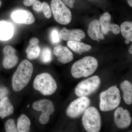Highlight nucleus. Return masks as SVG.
Listing matches in <instances>:
<instances>
[{"label": "nucleus", "mask_w": 132, "mask_h": 132, "mask_svg": "<svg viewBox=\"0 0 132 132\" xmlns=\"http://www.w3.org/2000/svg\"><path fill=\"white\" fill-rule=\"evenodd\" d=\"M90 104V100L87 97H79L69 106L67 110V114L71 118H78L85 112Z\"/></svg>", "instance_id": "8"}, {"label": "nucleus", "mask_w": 132, "mask_h": 132, "mask_svg": "<svg viewBox=\"0 0 132 132\" xmlns=\"http://www.w3.org/2000/svg\"><path fill=\"white\" fill-rule=\"evenodd\" d=\"M82 122L87 131H100L101 128V120L99 111L94 107L88 108L84 112Z\"/></svg>", "instance_id": "5"}, {"label": "nucleus", "mask_w": 132, "mask_h": 132, "mask_svg": "<svg viewBox=\"0 0 132 132\" xmlns=\"http://www.w3.org/2000/svg\"><path fill=\"white\" fill-rule=\"evenodd\" d=\"M53 53L56 57H58V61L62 64H67L73 60L72 53L66 47L58 45L54 49Z\"/></svg>", "instance_id": "15"}, {"label": "nucleus", "mask_w": 132, "mask_h": 132, "mask_svg": "<svg viewBox=\"0 0 132 132\" xmlns=\"http://www.w3.org/2000/svg\"><path fill=\"white\" fill-rule=\"evenodd\" d=\"M59 34L61 39L64 40L80 41L86 36L85 33L81 29L69 30L65 28L61 29Z\"/></svg>", "instance_id": "14"}, {"label": "nucleus", "mask_w": 132, "mask_h": 132, "mask_svg": "<svg viewBox=\"0 0 132 132\" xmlns=\"http://www.w3.org/2000/svg\"><path fill=\"white\" fill-rule=\"evenodd\" d=\"M67 45L68 47L73 50L74 52L80 54H81L84 52H88L92 48V47L90 45L77 41H68Z\"/></svg>", "instance_id": "20"}, {"label": "nucleus", "mask_w": 132, "mask_h": 132, "mask_svg": "<svg viewBox=\"0 0 132 132\" xmlns=\"http://www.w3.org/2000/svg\"><path fill=\"white\" fill-rule=\"evenodd\" d=\"M33 9L35 11L39 12L42 11V3L40 1H36L33 4Z\"/></svg>", "instance_id": "28"}, {"label": "nucleus", "mask_w": 132, "mask_h": 132, "mask_svg": "<svg viewBox=\"0 0 132 132\" xmlns=\"http://www.w3.org/2000/svg\"><path fill=\"white\" fill-rule=\"evenodd\" d=\"M111 15L108 12H106L101 16L100 23L101 27L102 32L106 34L111 31L114 34H119L120 32V28L117 24H111Z\"/></svg>", "instance_id": "12"}, {"label": "nucleus", "mask_w": 132, "mask_h": 132, "mask_svg": "<svg viewBox=\"0 0 132 132\" xmlns=\"http://www.w3.org/2000/svg\"><path fill=\"white\" fill-rule=\"evenodd\" d=\"M39 40L37 38H32L26 49L27 57L29 59L34 60L38 58L40 54V48L39 46Z\"/></svg>", "instance_id": "16"}, {"label": "nucleus", "mask_w": 132, "mask_h": 132, "mask_svg": "<svg viewBox=\"0 0 132 132\" xmlns=\"http://www.w3.org/2000/svg\"><path fill=\"white\" fill-rule=\"evenodd\" d=\"M98 67L97 59L87 56L79 60L73 64L71 68L72 75L74 78L88 77L95 72Z\"/></svg>", "instance_id": "2"}, {"label": "nucleus", "mask_w": 132, "mask_h": 132, "mask_svg": "<svg viewBox=\"0 0 132 132\" xmlns=\"http://www.w3.org/2000/svg\"><path fill=\"white\" fill-rule=\"evenodd\" d=\"M61 1L64 3V4L72 8L73 7L74 4L75 2V0H61Z\"/></svg>", "instance_id": "30"}, {"label": "nucleus", "mask_w": 132, "mask_h": 132, "mask_svg": "<svg viewBox=\"0 0 132 132\" xmlns=\"http://www.w3.org/2000/svg\"><path fill=\"white\" fill-rule=\"evenodd\" d=\"M33 86L36 90L45 95L53 94L57 88L55 81L52 76L47 73L37 75L34 80Z\"/></svg>", "instance_id": "4"}, {"label": "nucleus", "mask_w": 132, "mask_h": 132, "mask_svg": "<svg viewBox=\"0 0 132 132\" xmlns=\"http://www.w3.org/2000/svg\"><path fill=\"white\" fill-rule=\"evenodd\" d=\"M14 112V108L7 97H5L0 101V117L4 119L11 115Z\"/></svg>", "instance_id": "19"}, {"label": "nucleus", "mask_w": 132, "mask_h": 132, "mask_svg": "<svg viewBox=\"0 0 132 132\" xmlns=\"http://www.w3.org/2000/svg\"><path fill=\"white\" fill-rule=\"evenodd\" d=\"M33 72V66L27 60H22L19 64L12 78V86L15 92H19L28 84Z\"/></svg>", "instance_id": "1"}, {"label": "nucleus", "mask_w": 132, "mask_h": 132, "mask_svg": "<svg viewBox=\"0 0 132 132\" xmlns=\"http://www.w3.org/2000/svg\"><path fill=\"white\" fill-rule=\"evenodd\" d=\"M100 85L98 76H92L78 84L75 89V94L79 97H87L96 92Z\"/></svg>", "instance_id": "7"}, {"label": "nucleus", "mask_w": 132, "mask_h": 132, "mask_svg": "<svg viewBox=\"0 0 132 132\" xmlns=\"http://www.w3.org/2000/svg\"><path fill=\"white\" fill-rule=\"evenodd\" d=\"M120 87L123 92L124 101L128 105L132 103V85L128 81L125 80L121 83Z\"/></svg>", "instance_id": "21"}, {"label": "nucleus", "mask_w": 132, "mask_h": 132, "mask_svg": "<svg viewBox=\"0 0 132 132\" xmlns=\"http://www.w3.org/2000/svg\"><path fill=\"white\" fill-rule=\"evenodd\" d=\"M33 108L36 111L42 112L39 118V120L43 123L49 120L50 115L54 112V108L53 102L46 99L40 100L33 103Z\"/></svg>", "instance_id": "9"}, {"label": "nucleus", "mask_w": 132, "mask_h": 132, "mask_svg": "<svg viewBox=\"0 0 132 132\" xmlns=\"http://www.w3.org/2000/svg\"><path fill=\"white\" fill-rule=\"evenodd\" d=\"M121 34L124 38L132 41V22L131 21H126L121 25L120 29Z\"/></svg>", "instance_id": "23"}, {"label": "nucleus", "mask_w": 132, "mask_h": 132, "mask_svg": "<svg viewBox=\"0 0 132 132\" xmlns=\"http://www.w3.org/2000/svg\"><path fill=\"white\" fill-rule=\"evenodd\" d=\"M50 36L51 42L53 44H57L60 41V34L57 29L52 30L50 33Z\"/></svg>", "instance_id": "26"}, {"label": "nucleus", "mask_w": 132, "mask_h": 132, "mask_svg": "<svg viewBox=\"0 0 132 132\" xmlns=\"http://www.w3.org/2000/svg\"><path fill=\"white\" fill-rule=\"evenodd\" d=\"M127 2L130 6H132V0H127Z\"/></svg>", "instance_id": "32"}, {"label": "nucleus", "mask_w": 132, "mask_h": 132, "mask_svg": "<svg viewBox=\"0 0 132 132\" xmlns=\"http://www.w3.org/2000/svg\"><path fill=\"white\" fill-rule=\"evenodd\" d=\"M114 120L118 128L123 129L130 126L132 120L129 111L120 107L118 108L115 111Z\"/></svg>", "instance_id": "10"}, {"label": "nucleus", "mask_w": 132, "mask_h": 132, "mask_svg": "<svg viewBox=\"0 0 132 132\" xmlns=\"http://www.w3.org/2000/svg\"><path fill=\"white\" fill-rule=\"evenodd\" d=\"M88 34L92 39L95 40L104 39L103 34L100 31V25L98 20L92 21L88 26Z\"/></svg>", "instance_id": "17"}, {"label": "nucleus", "mask_w": 132, "mask_h": 132, "mask_svg": "<svg viewBox=\"0 0 132 132\" xmlns=\"http://www.w3.org/2000/svg\"><path fill=\"white\" fill-rule=\"evenodd\" d=\"M100 108L104 112L112 111L120 104V92L116 86H113L101 93Z\"/></svg>", "instance_id": "3"}, {"label": "nucleus", "mask_w": 132, "mask_h": 132, "mask_svg": "<svg viewBox=\"0 0 132 132\" xmlns=\"http://www.w3.org/2000/svg\"><path fill=\"white\" fill-rule=\"evenodd\" d=\"M12 20L17 23L30 25L35 21V18L31 12L27 10H18L12 13Z\"/></svg>", "instance_id": "13"}, {"label": "nucleus", "mask_w": 132, "mask_h": 132, "mask_svg": "<svg viewBox=\"0 0 132 132\" xmlns=\"http://www.w3.org/2000/svg\"><path fill=\"white\" fill-rule=\"evenodd\" d=\"M42 11L45 16L47 19H49L52 16V11L49 5L46 2L42 3Z\"/></svg>", "instance_id": "27"}, {"label": "nucleus", "mask_w": 132, "mask_h": 132, "mask_svg": "<svg viewBox=\"0 0 132 132\" xmlns=\"http://www.w3.org/2000/svg\"><path fill=\"white\" fill-rule=\"evenodd\" d=\"M2 5V2H1V1H0V7H1V6Z\"/></svg>", "instance_id": "35"}, {"label": "nucleus", "mask_w": 132, "mask_h": 132, "mask_svg": "<svg viewBox=\"0 0 132 132\" xmlns=\"http://www.w3.org/2000/svg\"><path fill=\"white\" fill-rule=\"evenodd\" d=\"M130 42V40H129L127 39H126L125 40V43L127 44H129Z\"/></svg>", "instance_id": "33"}, {"label": "nucleus", "mask_w": 132, "mask_h": 132, "mask_svg": "<svg viewBox=\"0 0 132 132\" xmlns=\"http://www.w3.org/2000/svg\"><path fill=\"white\" fill-rule=\"evenodd\" d=\"M31 121L25 114H22L17 120V128L19 132H28L30 130Z\"/></svg>", "instance_id": "22"}, {"label": "nucleus", "mask_w": 132, "mask_h": 132, "mask_svg": "<svg viewBox=\"0 0 132 132\" xmlns=\"http://www.w3.org/2000/svg\"><path fill=\"white\" fill-rule=\"evenodd\" d=\"M37 0H24V5L26 6H29L33 5Z\"/></svg>", "instance_id": "31"}, {"label": "nucleus", "mask_w": 132, "mask_h": 132, "mask_svg": "<svg viewBox=\"0 0 132 132\" xmlns=\"http://www.w3.org/2000/svg\"><path fill=\"white\" fill-rule=\"evenodd\" d=\"M9 93L7 88L5 87H0V100H2L7 97Z\"/></svg>", "instance_id": "29"}, {"label": "nucleus", "mask_w": 132, "mask_h": 132, "mask_svg": "<svg viewBox=\"0 0 132 132\" xmlns=\"http://www.w3.org/2000/svg\"><path fill=\"white\" fill-rule=\"evenodd\" d=\"M4 55L3 61V67L6 69L13 68L18 63V57L16 55V50L10 46L4 47L3 50Z\"/></svg>", "instance_id": "11"}, {"label": "nucleus", "mask_w": 132, "mask_h": 132, "mask_svg": "<svg viewBox=\"0 0 132 132\" xmlns=\"http://www.w3.org/2000/svg\"><path fill=\"white\" fill-rule=\"evenodd\" d=\"M51 6L54 19L58 23L67 25L71 22V11L61 0H52Z\"/></svg>", "instance_id": "6"}, {"label": "nucleus", "mask_w": 132, "mask_h": 132, "mask_svg": "<svg viewBox=\"0 0 132 132\" xmlns=\"http://www.w3.org/2000/svg\"><path fill=\"white\" fill-rule=\"evenodd\" d=\"M5 128L6 132H18L17 127L14 121L12 119L7 121L5 125Z\"/></svg>", "instance_id": "25"}, {"label": "nucleus", "mask_w": 132, "mask_h": 132, "mask_svg": "<svg viewBox=\"0 0 132 132\" xmlns=\"http://www.w3.org/2000/svg\"><path fill=\"white\" fill-rule=\"evenodd\" d=\"M14 28L12 24L5 21H0V39L7 40L12 38Z\"/></svg>", "instance_id": "18"}, {"label": "nucleus", "mask_w": 132, "mask_h": 132, "mask_svg": "<svg viewBox=\"0 0 132 132\" xmlns=\"http://www.w3.org/2000/svg\"><path fill=\"white\" fill-rule=\"evenodd\" d=\"M132 46L131 45V47H130V49H129V53H130V54H132Z\"/></svg>", "instance_id": "34"}, {"label": "nucleus", "mask_w": 132, "mask_h": 132, "mask_svg": "<svg viewBox=\"0 0 132 132\" xmlns=\"http://www.w3.org/2000/svg\"><path fill=\"white\" fill-rule=\"evenodd\" d=\"M52 54L51 50L48 47H45L43 49L40 55V60L43 63H49L52 60Z\"/></svg>", "instance_id": "24"}]
</instances>
